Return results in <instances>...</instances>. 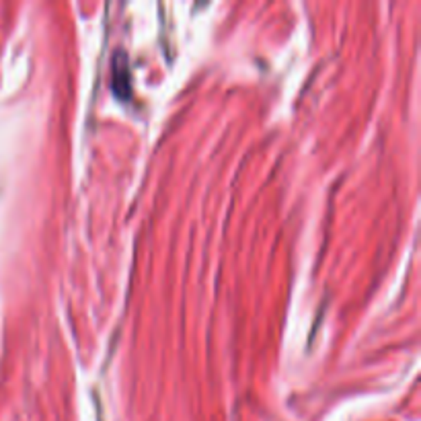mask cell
I'll return each mask as SVG.
<instances>
[{"label": "cell", "instance_id": "1", "mask_svg": "<svg viewBox=\"0 0 421 421\" xmlns=\"http://www.w3.org/2000/svg\"><path fill=\"white\" fill-rule=\"evenodd\" d=\"M111 87H114V93L121 99H127L132 93L129 68H127V58L123 52H118L111 62Z\"/></svg>", "mask_w": 421, "mask_h": 421}]
</instances>
